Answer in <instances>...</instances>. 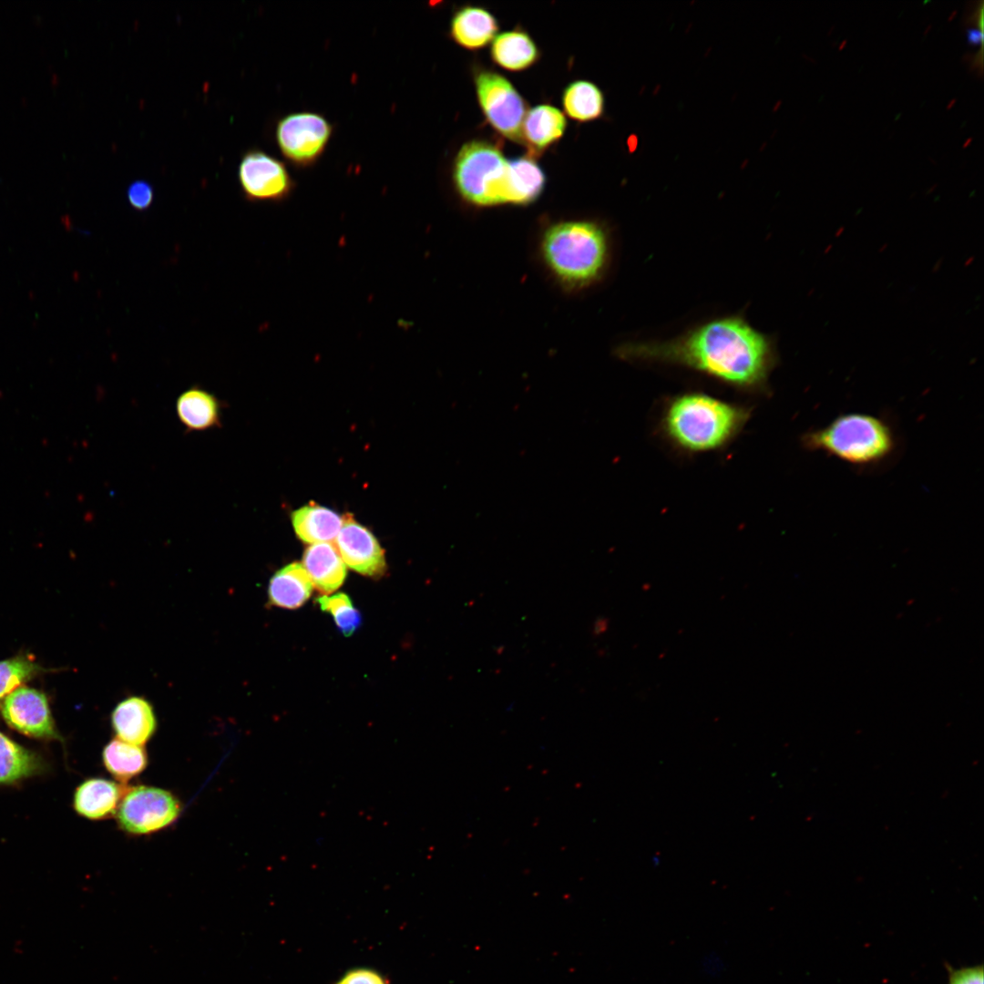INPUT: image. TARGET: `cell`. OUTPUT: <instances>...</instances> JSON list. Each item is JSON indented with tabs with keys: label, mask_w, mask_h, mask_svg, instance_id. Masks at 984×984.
<instances>
[{
	"label": "cell",
	"mask_w": 984,
	"mask_h": 984,
	"mask_svg": "<svg viewBox=\"0 0 984 984\" xmlns=\"http://www.w3.org/2000/svg\"><path fill=\"white\" fill-rule=\"evenodd\" d=\"M607 629V621L604 620H598L594 624V632L600 634Z\"/></svg>",
	"instance_id": "31"
},
{
	"label": "cell",
	"mask_w": 984,
	"mask_h": 984,
	"mask_svg": "<svg viewBox=\"0 0 984 984\" xmlns=\"http://www.w3.org/2000/svg\"><path fill=\"white\" fill-rule=\"evenodd\" d=\"M507 160L495 145L472 140L459 149L453 182L459 195L477 206L507 204Z\"/></svg>",
	"instance_id": "5"
},
{
	"label": "cell",
	"mask_w": 984,
	"mask_h": 984,
	"mask_svg": "<svg viewBox=\"0 0 984 984\" xmlns=\"http://www.w3.org/2000/svg\"><path fill=\"white\" fill-rule=\"evenodd\" d=\"M238 179L244 198L252 202H281L294 189V181L284 163L259 149L243 154Z\"/></svg>",
	"instance_id": "9"
},
{
	"label": "cell",
	"mask_w": 984,
	"mask_h": 984,
	"mask_svg": "<svg viewBox=\"0 0 984 984\" xmlns=\"http://www.w3.org/2000/svg\"><path fill=\"white\" fill-rule=\"evenodd\" d=\"M313 587L302 563L288 564L272 577L268 589L269 602L280 608L297 609L310 598Z\"/></svg>",
	"instance_id": "17"
},
{
	"label": "cell",
	"mask_w": 984,
	"mask_h": 984,
	"mask_svg": "<svg viewBox=\"0 0 984 984\" xmlns=\"http://www.w3.org/2000/svg\"><path fill=\"white\" fill-rule=\"evenodd\" d=\"M566 113L573 119L589 121L600 118L604 111V96L592 82L579 80L569 84L562 97Z\"/></svg>",
	"instance_id": "24"
},
{
	"label": "cell",
	"mask_w": 984,
	"mask_h": 984,
	"mask_svg": "<svg viewBox=\"0 0 984 984\" xmlns=\"http://www.w3.org/2000/svg\"><path fill=\"white\" fill-rule=\"evenodd\" d=\"M50 671L29 654L21 653L0 661V702L22 684Z\"/></svg>",
	"instance_id": "25"
},
{
	"label": "cell",
	"mask_w": 984,
	"mask_h": 984,
	"mask_svg": "<svg viewBox=\"0 0 984 984\" xmlns=\"http://www.w3.org/2000/svg\"><path fill=\"white\" fill-rule=\"evenodd\" d=\"M834 28H835V26H832V27H830L829 32L827 33V36H829L834 31Z\"/></svg>",
	"instance_id": "38"
},
{
	"label": "cell",
	"mask_w": 984,
	"mask_h": 984,
	"mask_svg": "<svg viewBox=\"0 0 984 984\" xmlns=\"http://www.w3.org/2000/svg\"><path fill=\"white\" fill-rule=\"evenodd\" d=\"M338 984H385L375 972L368 969H357L349 972Z\"/></svg>",
	"instance_id": "29"
},
{
	"label": "cell",
	"mask_w": 984,
	"mask_h": 984,
	"mask_svg": "<svg viewBox=\"0 0 984 984\" xmlns=\"http://www.w3.org/2000/svg\"><path fill=\"white\" fill-rule=\"evenodd\" d=\"M498 29L496 18L486 9L465 6L453 16L450 26L452 38L468 49L485 46Z\"/></svg>",
	"instance_id": "18"
},
{
	"label": "cell",
	"mask_w": 984,
	"mask_h": 984,
	"mask_svg": "<svg viewBox=\"0 0 984 984\" xmlns=\"http://www.w3.org/2000/svg\"><path fill=\"white\" fill-rule=\"evenodd\" d=\"M747 414L740 407L702 394H686L668 406L663 425L671 439L692 452L718 448L742 428Z\"/></svg>",
	"instance_id": "4"
},
{
	"label": "cell",
	"mask_w": 984,
	"mask_h": 984,
	"mask_svg": "<svg viewBox=\"0 0 984 984\" xmlns=\"http://www.w3.org/2000/svg\"><path fill=\"white\" fill-rule=\"evenodd\" d=\"M333 544L351 569L371 578L385 574L384 549L374 534L356 522L352 515L343 517V525Z\"/></svg>",
	"instance_id": "11"
},
{
	"label": "cell",
	"mask_w": 984,
	"mask_h": 984,
	"mask_svg": "<svg viewBox=\"0 0 984 984\" xmlns=\"http://www.w3.org/2000/svg\"><path fill=\"white\" fill-rule=\"evenodd\" d=\"M846 44H847V39H844V40H843V41H842V42L840 43V45L838 46V50H839V51L843 50V48H844V47H845V46H846Z\"/></svg>",
	"instance_id": "35"
},
{
	"label": "cell",
	"mask_w": 984,
	"mask_h": 984,
	"mask_svg": "<svg viewBox=\"0 0 984 984\" xmlns=\"http://www.w3.org/2000/svg\"><path fill=\"white\" fill-rule=\"evenodd\" d=\"M948 984H983L982 966L950 970Z\"/></svg>",
	"instance_id": "28"
},
{
	"label": "cell",
	"mask_w": 984,
	"mask_h": 984,
	"mask_svg": "<svg viewBox=\"0 0 984 984\" xmlns=\"http://www.w3.org/2000/svg\"><path fill=\"white\" fill-rule=\"evenodd\" d=\"M802 444L810 452L861 470L889 465L900 446L897 430L887 418L856 412L839 415L825 425L809 430Z\"/></svg>",
	"instance_id": "2"
},
{
	"label": "cell",
	"mask_w": 984,
	"mask_h": 984,
	"mask_svg": "<svg viewBox=\"0 0 984 984\" xmlns=\"http://www.w3.org/2000/svg\"><path fill=\"white\" fill-rule=\"evenodd\" d=\"M482 111L489 124L508 139L521 142L526 103L512 84L491 71L479 72L475 79Z\"/></svg>",
	"instance_id": "8"
},
{
	"label": "cell",
	"mask_w": 984,
	"mask_h": 984,
	"mask_svg": "<svg viewBox=\"0 0 984 984\" xmlns=\"http://www.w3.org/2000/svg\"><path fill=\"white\" fill-rule=\"evenodd\" d=\"M102 760L106 769L122 783L141 774L148 765V754L144 746L118 738L111 740L104 747Z\"/></svg>",
	"instance_id": "22"
},
{
	"label": "cell",
	"mask_w": 984,
	"mask_h": 984,
	"mask_svg": "<svg viewBox=\"0 0 984 984\" xmlns=\"http://www.w3.org/2000/svg\"><path fill=\"white\" fill-rule=\"evenodd\" d=\"M322 610L329 612L344 636H351L360 627L362 616L355 609L348 595L337 593L323 595L317 599Z\"/></svg>",
	"instance_id": "26"
},
{
	"label": "cell",
	"mask_w": 984,
	"mask_h": 984,
	"mask_svg": "<svg viewBox=\"0 0 984 984\" xmlns=\"http://www.w3.org/2000/svg\"><path fill=\"white\" fill-rule=\"evenodd\" d=\"M126 789L104 778L83 782L74 794V808L82 816L101 820L116 815Z\"/></svg>",
	"instance_id": "14"
},
{
	"label": "cell",
	"mask_w": 984,
	"mask_h": 984,
	"mask_svg": "<svg viewBox=\"0 0 984 984\" xmlns=\"http://www.w3.org/2000/svg\"><path fill=\"white\" fill-rule=\"evenodd\" d=\"M491 56L501 67L519 71L536 62L538 50L527 33L514 30L497 36L491 46Z\"/></svg>",
	"instance_id": "21"
},
{
	"label": "cell",
	"mask_w": 984,
	"mask_h": 984,
	"mask_svg": "<svg viewBox=\"0 0 984 984\" xmlns=\"http://www.w3.org/2000/svg\"><path fill=\"white\" fill-rule=\"evenodd\" d=\"M111 726L118 739L144 746L157 730L154 708L141 696L128 697L112 711Z\"/></svg>",
	"instance_id": "12"
},
{
	"label": "cell",
	"mask_w": 984,
	"mask_h": 984,
	"mask_svg": "<svg viewBox=\"0 0 984 984\" xmlns=\"http://www.w3.org/2000/svg\"><path fill=\"white\" fill-rule=\"evenodd\" d=\"M957 14H958V10H954V11H952V13H951V14H950V15L948 16V20L949 22H950V21H952V20H953V18H954V17H956Z\"/></svg>",
	"instance_id": "36"
},
{
	"label": "cell",
	"mask_w": 984,
	"mask_h": 984,
	"mask_svg": "<svg viewBox=\"0 0 984 984\" xmlns=\"http://www.w3.org/2000/svg\"><path fill=\"white\" fill-rule=\"evenodd\" d=\"M220 403L200 386H192L178 397L177 415L188 431H203L220 425Z\"/></svg>",
	"instance_id": "15"
},
{
	"label": "cell",
	"mask_w": 984,
	"mask_h": 984,
	"mask_svg": "<svg viewBox=\"0 0 984 984\" xmlns=\"http://www.w3.org/2000/svg\"><path fill=\"white\" fill-rule=\"evenodd\" d=\"M545 182L544 172L532 158L507 160V204L531 203L541 194Z\"/></svg>",
	"instance_id": "19"
},
{
	"label": "cell",
	"mask_w": 984,
	"mask_h": 984,
	"mask_svg": "<svg viewBox=\"0 0 984 984\" xmlns=\"http://www.w3.org/2000/svg\"><path fill=\"white\" fill-rule=\"evenodd\" d=\"M563 113L550 105H538L527 112L522 136L536 150H542L559 139L566 129Z\"/></svg>",
	"instance_id": "20"
},
{
	"label": "cell",
	"mask_w": 984,
	"mask_h": 984,
	"mask_svg": "<svg viewBox=\"0 0 984 984\" xmlns=\"http://www.w3.org/2000/svg\"><path fill=\"white\" fill-rule=\"evenodd\" d=\"M333 126L321 114L300 111L282 117L275 138L282 156L298 168L313 166L325 151Z\"/></svg>",
	"instance_id": "7"
},
{
	"label": "cell",
	"mask_w": 984,
	"mask_h": 984,
	"mask_svg": "<svg viewBox=\"0 0 984 984\" xmlns=\"http://www.w3.org/2000/svg\"><path fill=\"white\" fill-rule=\"evenodd\" d=\"M957 102V98H952L947 105V109L949 110Z\"/></svg>",
	"instance_id": "32"
},
{
	"label": "cell",
	"mask_w": 984,
	"mask_h": 984,
	"mask_svg": "<svg viewBox=\"0 0 984 984\" xmlns=\"http://www.w3.org/2000/svg\"><path fill=\"white\" fill-rule=\"evenodd\" d=\"M983 34L979 29L969 28L967 30V42L970 46L981 45Z\"/></svg>",
	"instance_id": "30"
},
{
	"label": "cell",
	"mask_w": 984,
	"mask_h": 984,
	"mask_svg": "<svg viewBox=\"0 0 984 984\" xmlns=\"http://www.w3.org/2000/svg\"><path fill=\"white\" fill-rule=\"evenodd\" d=\"M298 538L306 543H334L343 525V517L325 507L310 503L292 514Z\"/></svg>",
	"instance_id": "16"
},
{
	"label": "cell",
	"mask_w": 984,
	"mask_h": 984,
	"mask_svg": "<svg viewBox=\"0 0 984 984\" xmlns=\"http://www.w3.org/2000/svg\"><path fill=\"white\" fill-rule=\"evenodd\" d=\"M127 199L134 210L138 211L146 210L153 202V187L146 180H135L127 189Z\"/></svg>",
	"instance_id": "27"
},
{
	"label": "cell",
	"mask_w": 984,
	"mask_h": 984,
	"mask_svg": "<svg viewBox=\"0 0 984 984\" xmlns=\"http://www.w3.org/2000/svg\"><path fill=\"white\" fill-rule=\"evenodd\" d=\"M176 795L165 789L138 785L126 789L118 807V824L125 832L141 835L160 831L181 813Z\"/></svg>",
	"instance_id": "6"
},
{
	"label": "cell",
	"mask_w": 984,
	"mask_h": 984,
	"mask_svg": "<svg viewBox=\"0 0 984 984\" xmlns=\"http://www.w3.org/2000/svg\"><path fill=\"white\" fill-rule=\"evenodd\" d=\"M5 723L17 732L37 739H59L48 698L43 692L21 686L7 695L1 705Z\"/></svg>",
	"instance_id": "10"
},
{
	"label": "cell",
	"mask_w": 984,
	"mask_h": 984,
	"mask_svg": "<svg viewBox=\"0 0 984 984\" xmlns=\"http://www.w3.org/2000/svg\"><path fill=\"white\" fill-rule=\"evenodd\" d=\"M604 230L589 220H565L545 231L541 252L548 269L561 283L582 288L603 272L608 260Z\"/></svg>",
	"instance_id": "3"
},
{
	"label": "cell",
	"mask_w": 984,
	"mask_h": 984,
	"mask_svg": "<svg viewBox=\"0 0 984 984\" xmlns=\"http://www.w3.org/2000/svg\"><path fill=\"white\" fill-rule=\"evenodd\" d=\"M931 28H932V26H931V25H928V26H927L926 30L924 31V34H923V35H924V36H927V35L928 34V32H929V31L931 30Z\"/></svg>",
	"instance_id": "37"
},
{
	"label": "cell",
	"mask_w": 984,
	"mask_h": 984,
	"mask_svg": "<svg viewBox=\"0 0 984 984\" xmlns=\"http://www.w3.org/2000/svg\"><path fill=\"white\" fill-rule=\"evenodd\" d=\"M973 140V138H969L962 145V149L968 148Z\"/></svg>",
	"instance_id": "33"
},
{
	"label": "cell",
	"mask_w": 984,
	"mask_h": 984,
	"mask_svg": "<svg viewBox=\"0 0 984 984\" xmlns=\"http://www.w3.org/2000/svg\"><path fill=\"white\" fill-rule=\"evenodd\" d=\"M43 769L40 757L0 732V784H12Z\"/></svg>",
	"instance_id": "23"
},
{
	"label": "cell",
	"mask_w": 984,
	"mask_h": 984,
	"mask_svg": "<svg viewBox=\"0 0 984 984\" xmlns=\"http://www.w3.org/2000/svg\"><path fill=\"white\" fill-rule=\"evenodd\" d=\"M618 352L625 359L683 365L743 388L764 386L776 358L772 341L736 316L669 341L627 343Z\"/></svg>",
	"instance_id": "1"
},
{
	"label": "cell",
	"mask_w": 984,
	"mask_h": 984,
	"mask_svg": "<svg viewBox=\"0 0 984 984\" xmlns=\"http://www.w3.org/2000/svg\"><path fill=\"white\" fill-rule=\"evenodd\" d=\"M323 840H324V838H323V837H322V836L316 837V839H315V844H316V845H317L318 846H323Z\"/></svg>",
	"instance_id": "34"
},
{
	"label": "cell",
	"mask_w": 984,
	"mask_h": 984,
	"mask_svg": "<svg viewBox=\"0 0 984 984\" xmlns=\"http://www.w3.org/2000/svg\"><path fill=\"white\" fill-rule=\"evenodd\" d=\"M302 566L313 586L325 595L338 589L346 577V565L333 543L309 546L302 557Z\"/></svg>",
	"instance_id": "13"
}]
</instances>
